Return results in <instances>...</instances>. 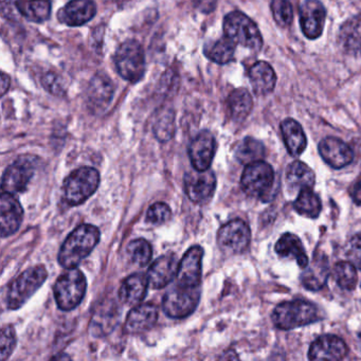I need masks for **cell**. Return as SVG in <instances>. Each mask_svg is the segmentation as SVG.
<instances>
[{
    "mask_svg": "<svg viewBox=\"0 0 361 361\" xmlns=\"http://www.w3.org/2000/svg\"><path fill=\"white\" fill-rule=\"evenodd\" d=\"M100 238V230L96 226H80L69 234L61 247L59 263L67 269L77 267L94 250Z\"/></svg>",
    "mask_w": 361,
    "mask_h": 361,
    "instance_id": "6da1fadb",
    "label": "cell"
},
{
    "mask_svg": "<svg viewBox=\"0 0 361 361\" xmlns=\"http://www.w3.org/2000/svg\"><path fill=\"white\" fill-rule=\"evenodd\" d=\"M274 326L284 331L312 324L321 320L320 312L314 303L304 300L283 302L272 312Z\"/></svg>",
    "mask_w": 361,
    "mask_h": 361,
    "instance_id": "7a4b0ae2",
    "label": "cell"
},
{
    "mask_svg": "<svg viewBox=\"0 0 361 361\" xmlns=\"http://www.w3.org/2000/svg\"><path fill=\"white\" fill-rule=\"evenodd\" d=\"M87 281L81 270L69 268L56 280L54 298L60 310L71 312L80 305L85 297Z\"/></svg>",
    "mask_w": 361,
    "mask_h": 361,
    "instance_id": "3957f363",
    "label": "cell"
},
{
    "mask_svg": "<svg viewBox=\"0 0 361 361\" xmlns=\"http://www.w3.org/2000/svg\"><path fill=\"white\" fill-rule=\"evenodd\" d=\"M224 33L236 45L257 52L263 46V37L257 24L242 12L234 11L224 20Z\"/></svg>",
    "mask_w": 361,
    "mask_h": 361,
    "instance_id": "277c9868",
    "label": "cell"
},
{
    "mask_svg": "<svg viewBox=\"0 0 361 361\" xmlns=\"http://www.w3.org/2000/svg\"><path fill=\"white\" fill-rule=\"evenodd\" d=\"M48 272L39 265L25 270L10 284L7 293V306L10 310H20L41 288L47 280Z\"/></svg>",
    "mask_w": 361,
    "mask_h": 361,
    "instance_id": "5b68a950",
    "label": "cell"
},
{
    "mask_svg": "<svg viewBox=\"0 0 361 361\" xmlns=\"http://www.w3.org/2000/svg\"><path fill=\"white\" fill-rule=\"evenodd\" d=\"M200 286H185L175 282L162 300L164 314L173 319H183L193 314L200 303Z\"/></svg>",
    "mask_w": 361,
    "mask_h": 361,
    "instance_id": "8992f818",
    "label": "cell"
},
{
    "mask_svg": "<svg viewBox=\"0 0 361 361\" xmlns=\"http://www.w3.org/2000/svg\"><path fill=\"white\" fill-rule=\"evenodd\" d=\"M100 185V174L90 166L73 171L64 183V197L71 206L85 202Z\"/></svg>",
    "mask_w": 361,
    "mask_h": 361,
    "instance_id": "52a82bcc",
    "label": "cell"
},
{
    "mask_svg": "<svg viewBox=\"0 0 361 361\" xmlns=\"http://www.w3.org/2000/svg\"><path fill=\"white\" fill-rule=\"evenodd\" d=\"M118 73L126 81L136 83L145 73V56L139 42L130 39L121 44L115 54Z\"/></svg>",
    "mask_w": 361,
    "mask_h": 361,
    "instance_id": "ba28073f",
    "label": "cell"
},
{
    "mask_svg": "<svg viewBox=\"0 0 361 361\" xmlns=\"http://www.w3.org/2000/svg\"><path fill=\"white\" fill-rule=\"evenodd\" d=\"M274 183V169L263 160L247 164L240 178L243 191L255 198L267 195L271 191Z\"/></svg>",
    "mask_w": 361,
    "mask_h": 361,
    "instance_id": "9c48e42d",
    "label": "cell"
},
{
    "mask_svg": "<svg viewBox=\"0 0 361 361\" xmlns=\"http://www.w3.org/2000/svg\"><path fill=\"white\" fill-rule=\"evenodd\" d=\"M251 234L242 219H233L224 225L217 233L219 248L228 255H240L248 249Z\"/></svg>",
    "mask_w": 361,
    "mask_h": 361,
    "instance_id": "30bf717a",
    "label": "cell"
},
{
    "mask_svg": "<svg viewBox=\"0 0 361 361\" xmlns=\"http://www.w3.org/2000/svg\"><path fill=\"white\" fill-rule=\"evenodd\" d=\"M185 193L195 204H204L214 195L216 177L210 169L198 171L194 169L185 177Z\"/></svg>",
    "mask_w": 361,
    "mask_h": 361,
    "instance_id": "8fae6325",
    "label": "cell"
},
{
    "mask_svg": "<svg viewBox=\"0 0 361 361\" xmlns=\"http://www.w3.org/2000/svg\"><path fill=\"white\" fill-rule=\"evenodd\" d=\"M33 158L20 157L8 166L4 173L3 190L6 193L18 194L26 191L29 183L35 175Z\"/></svg>",
    "mask_w": 361,
    "mask_h": 361,
    "instance_id": "7c38bea8",
    "label": "cell"
},
{
    "mask_svg": "<svg viewBox=\"0 0 361 361\" xmlns=\"http://www.w3.org/2000/svg\"><path fill=\"white\" fill-rule=\"evenodd\" d=\"M326 10L320 0H304L300 8V25L307 39H316L324 29Z\"/></svg>",
    "mask_w": 361,
    "mask_h": 361,
    "instance_id": "4fadbf2b",
    "label": "cell"
},
{
    "mask_svg": "<svg viewBox=\"0 0 361 361\" xmlns=\"http://www.w3.org/2000/svg\"><path fill=\"white\" fill-rule=\"evenodd\" d=\"M216 152V140L208 130H202L192 141L189 147V157L195 170L210 169Z\"/></svg>",
    "mask_w": 361,
    "mask_h": 361,
    "instance_id": "5bb4252c",
    "label": "cell"
},
{
    "mask_svg": "<svg viewBox=\"0 0 361 361\" xmlns=\"http://www.w3.org/2000/svg\"><path fill=\"white\" fill-rule=\"evenodd\" d=\"M202 257L204 249L200 246H192L179 263L176 283L185 286H200Z\"/></svg>",
    "mask_w": 361,
    "mask_h": 361,
    "instance_id": "9a60e30c",
    "label": "cell"
},
{
    "mask_svg": "<svg viewBox=\"0 0 361 361\" xmlns=\"http://www.w3.org/2000/svg\"><path fill=\"white\" fill-rule=\"evenodd\" d=\"M23 217H24V210L14 194L4 192L0 198L1 236L7 238L16 233L20 229Z\"/></svg>",
    "mask_w": 361,
    "mask_h": 361,
    "instance_id": "2e32d148",
    "label": "cell"
},
{
    "mask_svg": "<svg viewBox=\"0 0 361 361\" xmlns=\"http://www.w3.org/2000/svg\"><path fill=\"white\" fill-rule=\"evenodd\" d=\"M348 354V346L337 336H321L314 340L308 350L310 360H341Z\"/></svg>",
    "mask_w": 361,
    "mask_h": 361,
    "instance_id": "e0dca14e",
    "label": "cell"
},
{
    "mask_svg": "<svg viewBox=\"0 0 361 361\" xmlns=\"http://www.w3.org/2000/svg\"><path fill=\"white\" fill-rule=\"evenodd\" d=\"M318 149L322 159L334 169L343 168L354 159L352 149L335 137H327L321 140Z\"/></svg>",
    "mask_w": 361,
    "mask_h": 361,
    "instance_id": "ac0fdd59",
    "label": "cell"
},
{
    "mask_svg": "<svg viewBox=\"0 0 361 361\" xmlns=\"http://www.w3.org/2000/svg\"><path fill=\"white\" fill-rule=\"evenodd\" d=\"M178 267L176 255L173 253L162 255L152 264L147 271L149 286L154 289L164 288L176 278Z\"/></svg>",
    "mask_w": 361,
    "mask_h": 361,
    "instance_id": "d6986e66",
    "label": "cell"
},
{
    "mask_svg": "<svg viewBox=\"0 0 361 361\" xmlns=\"http://www.w3.org/2000/svg\"><path fill=\"white\" fill-rule=\"evenodd\" d=\"M97 13L94 0H71L59 12V20L69 27H80L92 20Z\"/></svg>",
    "mask_w": 361,
    "mask_h": 361,
    "instance_id": "ffe728a7",
    "label": "cell"
},
{
    "mask_svg": "<svg viewBox=\"0 0 361 361\" xmlns=\"http://www.w3.org/2000/svg\"><path fill=\"white\" fill-rule=\"evenodd\" d=\"M158 320V310L154 304L145 303L130 310L126 321V331L128 334H141L151 329Z\"/></svg>",
    "mask_w": 361,
    "mask_h": 361,
    "instance_id": "44dd1931",
    "label": "cell"
},
{
    "mask_svg": "<svg viewBox=\"0 0 361 361\" xmlns=\"http://www.w3.org/2000/svg\"><path fill=\"white\" fill-rule=\"evenodd\" d=\"M114 92L115 88L109 75L99 73L92 78L88 86V102L94 107V111H103L113 100Z\"/></svg>",
    "mask_w": 361,
    "mask_h": 361,
    "instance_id": "7402d4cb",
    "label": "cell"
},
{
    "mask_svg": "<svg viewBox=\"0 0 361 361\" xmlns=\"http://www.w3.org/2000/svg\"><path fill=\"white\" fill-rule=\"evenodd\" d=\"M338 44L346 54H361V14L353 16L340 27Z\"/></svg>",
    "mask_w": 361,
    "mask_h": 361,
    "instance_id": "603a6c76",
    "label": "cell"
},
{
    "mask_svg": "<svg viewBox=\"0 0 361 361\" xmlns=\"http://www.w3.org/2000/svg\"><path fill=\"white\" fill-rule=\"evenodd\" d=\"M304 269L305 270L301 276L303 286L310 290H320L329 279V268L327 257L324 255H316L310 266H306Z\"/></svg>",
    "mask_w": 361,
    "mask_h": 361,
    "instance_id": "cb8c5ba5",
    "label": "cell"
},
{
    "mask_svg": "<svg viewBox=\"0 0 361 361\" xmlns=\"http://www.w3.org/2000/svg\"><path fill=\"white\" fill-rule=\"evenodd\" d=\"M283 139L287 151L293 157H299L307 145L305 133L295 120L286 119L281 123Z\"/></svg>",
    "mask_w": 361,
    "mask_h": 361,
    "instance_id": "d4e9b609",
    "label": "cell"
},
{
    "mask_svg": "<svg viewBox=\"0 0 361 361\" xmlns=\"http://www.w3.org/2000/svg\"><path fill=\"white\" fill-rule=\"evenodd\" d=\"M149 285L147 276L142 274H132L122 283L119 290L120 300L128 305H137L147 295Z\"/></svg>",
    "mask_w": 361,
    "mask_h": 361,
    "instance_id": "484cf974",
    "label": "cell"
},
{
    "mask_svg": "<svg viewBox=\"0 0 361 361\" xmlns=\"http://www.w3.org/2000/svg\"><path fill=\"white\" fill-rule=\"evenodd\" d=\"M249 78L253 90L257 94H268L274 90L276 83V75L272 67L268 63L257 62L250 71Z\"/></svg>",
    "mask_w": 361,
    "mask_h": 361,
    "instance_id": "4316f807",
    "label": "cell"
},
{
    "mask_svg": "<svg viewBox=\"0 0 361 361\" xmlns=\"http://www.w3.org/2000/svg\"><path fill=\"white\" fill-rule=\"evenodd\" d=\"M276 252L280 257H293L297 261L298 265L301 268H305L308 265V257L301 240L295 234L285 233L281 236L280 240L276 244Z\"/></svg>",
    "mask_w": 361,
    "mask_h": 361,
    "instance_id": "83f0119b",
    "label": "cell"
},
{
    "mask_svg": "<svg viewBox=\"0 0 361 361\" xmlns=\"http://www.w3.org/2000/svg\"><path fill=\"white\" fill-rule=\"evenodd\" d=\"M316 176L310 166L304 162L295 161L289 164L286 170V183L293 190H303L305 188L312 189Z\"/></svg>",
    "mask_w": 361,
    "mask_h": 361,
    "instance_id": "f1b7e54d",
    "label": "cell"
},
{
    "mask_svg": "<svg viewBox=\"0 0 361 361\" xmlns=\"http://www.w3.org/2000/svg\"><path fill=\"white\" fill-rule=\"evenodd\" d=\"M16 7L27 20L39 24L49 20L51 16L50 0H16Z\"/></svg>",
    "mask_w": 361,
    "mask_h": 361,
    "instance_id": "f546056e",
    "label": "cell"
},
{
    "mask_svg": "<svg viewBox=\"0 0 361 361\" xmlns=\"http://www.w3.org/2000/svg\"><path fill=\"white\" fill-rule=\"evenodd\" d=\"M230 115L234 121H244L252 111V98L248 90L238 88L231 92L228 98Z\"/></svg>",
    "mask_w": 361,
    "mask_h": 361,
    "instance_id": "4dcf8cb0",
    "label": "cell"
},
{
    "mask_svg": "<svg viewBox=\"0 0 361 361\" xmlns=\"http://www.w3.org/2000/svg\"><path fill=\"white\" fill-rule=\"evenodd\" d=\"M117 318L118 312L116 306L111 303L109 306H102V308L92 317L90 331L94 335H97V337L106 335L115 329L116 324H117Z\"/></svg>",
    "mask_w": 361,
    "mask_h": 361,
    "instance_id": "1f68e13d",
    "label": "cell"
},
{
    "mask_svg": "<svg viewBox=\"0 0 361 361\" xmlns=\"http://www.w3.org/2000/svg\"><path fill=\"white\" fill-rule=\"evenodd\" d=\"M236 44L229 39L224 37L223 39L207 45L204 48V54L217 64H227L231 62L235 54Z\"/></svg>",
    "mask_w": 361,
    "mask_h": 361,
    "instance_id": "d6a6232c",
    "label": "cell"
},
{
    "mask_svg": "<svg viewBox=\"0 0 361 361\" xmlns=\"http://www.w3.org/2000/svg\"><path fill=\"white\" fill-rule=\"evenodd\" d=\"M293 208L303 216L317 219L320 215L322 204L319 196L312 189L305 188L300 191L299 196L293 202Z\"/></svg>",
    "mask_w": 361,
    "mask_h": 361,
    "instance_id": "836d02e7",
    "label": "cell"
},
{
    "mask_svg": "<svg viewBox=\"0 0 361 361\" xmlns=\"http://www.w3.org/2000/svg\"><path fill=\"white\" fill-rule=\"evenodd\" d=\"M235 156L240 164H252V162L259 161L265 157V147H264L263 143L248 137L238 145Z\"/></svg>",
    "mask_w": 361,
    "mask_h": 361,
    "instance_id": "e575fe53",
    "label": "cell"
},
{
    "mask_svg": "<svg viewBox=\"0 0 361 361\" xmlns=\"http://www.w3.org/2000/svg\"><path fill=\"white\" fill-rule=\"evenodd\" d=\"M334 279L338 286L344 290H353L357 285L356 267L350 262H339L334 267Z\"/></svg>",
    "mask_w": 361,
    "mask_h": 361,
    "instance_id": "d590c367",
    "label": "cell"
},
{
    "mask_svg": "<svg viewBox=\"0 0 361 361\" xmlns=\"http://www.w3.org/2000/svg\"><path fill=\"white\" fill-rule=\"evenodd\" d=\"M128 259L138 266H145L151 261L153 249L147 240L138 238L132 240L126 248Z\"/></svg>",
    "mask_w": 361,
    "mask_h": 361,
    "instance_id": "8d00e7d4",
    "label": "cell"
},
{
    "mask_svg": "<svg viewBox=\"0 0 361 361\" xmlns=\"http://www.w3.org/2000/svg\"><path fill=\"white\" fill-rule=\"evenodd\" d=\"M271 11L274 20L280 27H288L293 22V13L289 0H272Z\"/></svg>",
    "mask_w": 361,
    "mask_h": 361,
    "instance_id": "74e56055",
    "label": "cell"
},
{
    "mask_svg": "<svg viewBox=\"0 0 361 361\" xmlns=\"http://www.w3.org/2000/svg\"><path fill=\"white\" fill-rule=\"evenodd\" d=\"M172 216L170 207L164 202H156L147 211V221L153 225H162Z\"/></svg>",
    "mask_w": 361,
    "mask_h": 361,
    "instance_id": "f35d334b",
    "label": "cell"
},
{
    "mask_svg": "<svg viewBox=\"0 0 361 361\" xmlns=\"http://www.w3.org/2000/svg\"><path fill=\"white\" fill-rule=\"evenodd\" d=\"M0 344H1V360H7L16 346V334L11 325L4 327L1 331Z\"/></svg>",
    "mask_w": 361,
    "mask_h": 361,
    "instance_id": "ab89813d",
    "label": "cell"
},
{
    "mask_svg": "<svg viewBox=\"0 0 361 361\" xmlns=\"http://www.w3.org/2000/svg\"><path fill=\"white\" fill-rule=\"evenodd\" d=\"M154 130H155L156 137L159 140L164 141V142L170 140L174 134V117L166 115L160 118L156 123Z\"/></svg>",
    "mask_w": 361,
    "mask_h": 361,
    "instance_id": "60d3db41",
    "label": "cell"
},
{
    "mask_svg": "<svg viewBox=\"0 0 361 361\" xmlns=\"http://www.w3.org/2000/svg\"><path fill=\"white\" fill-rule=\"evenodd\" d=\"M346 255L350 263L361 270V234H356L350 238Z\"/></svg>",
    "mask_w": 361,
    "mask_h": 361,
    "instance_id": "b9f144b4",
    "label": "cell"
},
{
    "mask_svg": "<svg viewBox=\"0 0 361 361\" xmlns=\"http://www.w3.org/2000/svg\"><path fill=\"white\" fill-rule=\"evenodd\" d=\"M42 83H43L44 88L50 94H64V90H63L62 84H61L60 78L54 73H49L47 75H44L42 79Z\"/></svg>",
    "mask_w": 361,
    "mask_h": 361,
    "instance_id": "7bdbcfd3",
    "label": "cell"
},
{
    "mask_svg": "<svg viewBox=\"0 0 361 361\" xmlns=\"http://www.w3.org/2000/svg\"><path fill=\"white\" fill-rule=\"evenodd\" d=\"M193 4L202 13H210L214 11L217 0H193Z\"/></svg>",
    "mask_w": 361,
    "mask_h": 361,
    "instance_id": "ee69618b",
    "label": "cell"
},
{
    "mask_svg": "<svg viewBox=\"0 0 361 361\" xmlns=\"http://www.w3.org/2000/svg\"><path fill=\"white\" fill-rule=\"evenodd\" d=\"M350 195L355 204H361V181L354 183L350 188Z\"/></svg>",
    "mask_w": 361,
    "mask_h": 361,
    "instance_id": "f6af8a7d",
    "label": "cell"
},
{
    "mask_svg": "<svg viewBox=\"0 0 361 361\" xmlns=\"http://www.w3.org/2000/svg\"><path fill=\"white\" fill-rule=\"evenodd\" d=\"M10 87V78L8 77L6 73H3V78H1V94L5 96L6 92H8Z\"/></svg>",
    "mask_w": 361,
    "mask_h": 361,
    "instance_id": "bcb514c9",
    "label": "cell"
}]
</instances>
